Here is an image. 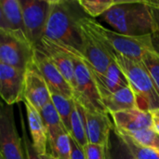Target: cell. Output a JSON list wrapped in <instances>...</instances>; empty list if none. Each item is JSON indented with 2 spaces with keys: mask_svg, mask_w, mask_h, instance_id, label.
<instances>
[{
  "mask_svg": "<svg viewBox=\"0 0 159 159\" xmlns=\"http://www.w3.org/2000/svg\"><path fill=\"white\" fill-rule=\"evenodd\" d=\"M85 16L78 1L49 0L44 37L81 53L82 37L79 20Z\"/></svg>",
  "mask_w": 159,
  "mask_h": 159,
  "instance_id": "cell-1",
  "label": "cell"
},
{
  "mask_svg": "<svg viewBox=\"0 0 159 159\" xmlns=\"http://www.w3.org/2000/svg\"><path fill=\"white\" fill-rule=\"evenodd\" d=\"M102 19L114 31L126 35L141 36L152 34L154 31L152 8L144 0H116Z\"/></svg>",
  "mask_w": 159,
  "mask_h": 159,
  "instance_id": "cell-2",
  "label": "cell"
},
{
  "mask_svg": "<svg viewBox=\"0 0 159 159\" xmlns=\"http://www.w3.org/2000/svg\"><path fill=\"white\" fill-rule=\"evenodd\" d=\"M79 24L101 40L115 55L141 61L150 51H155L152 34L132 36L119 34L88 16L79 20Z\"/></svg>",
  "mask_w": 159,
  "mask_h": 159,
  "instance_id": "cell-3",
  "label": "cell"
},
{
  "mask_svg": "<svg viewBox=\"0 0 159 159\" xmlns=\"http://www.w3.org/2000/svg\"><path fill=\"white\" fill-rule=\"evenodd\" d=\"M115 61L124 73L134 93L137 108L151 112L159 109V95L142 61L116 55Z\"/></svg>",
  "mask_w": 159,
  "mask_h": 159,
  "instance_id": "cell-4",
  "label": "cell"
},
{
  "mask_svg": "<svg viewBox=\"0 0 159 159\" xmlns=\"http://www.w3.org/2000/svg\"><path fill=\"white\" fill-rule=\"evenodd\" d=\"M61 47H62L70 54L74 62L75 82L74 89V99L87 111L108 114L102 104L91 68L86 62L81 53L64 46Z\"/></svg>",
  "mask_w": 159,
  "mask_h": 159,
  "instance_id": "cell-5",
  "label": "cell"
},
{
  "mask_svg": "<svg viewBox=\"0 0 159 159\" xmlns=\"http://www.w3.org/2000/svg\"><path fill=\"white\" fill-rule=\"evenodd\" d=\"M34 47L22 31L0 29V61L21 71L33 63Z\"/></svg>",
  "mask_w": 159,
  "mask_h": 159,
  "instance_id": "cell-6",
  "label": "cell"
},
{
  "mask_svg": "<svg viewBox=\"0 0 159 159\" xmlns=\"http://www.w3.org/2000/svg\"><path fill=\"white\" fill-rule=\"evenodd\" d=\"M24 31L34 48L41 44L49 11V0H20Z\"/></svg>",
  "mask_w": 159,
  "mask_h": 159,
  "instance_id": "cell-7",
  "label": "cell"
},
{
  "mask_svg": "<svg viewBox=\"0 0 159 159\" xmlns=\"http://www.w3.org/2000/svg\"><path fill=\"white\" fill-rule=\"evenodd\" d=\"M0 154L4 159H27L12 106L5 105L0 118Z\"/></svg>",
  "mask_w": 159,
  "mask_h": 159,
  "instance_id": "cell-8",
  "label": "cell"
},
{
  "mask_svg": "<svg viewBox=\"0 0 159 159\" xmlns=\"http://www.w3.org/2000/svg\"><path fill=\"white\" fill-rule=\"evenodd\" d=\"M82 49L81 55L92 70L97 73L104 74L109 65L115 61V54L94 34L82 27Z\"/></svg>",
  "mask_w": 159,
  "mask_h": 159,
  "instance_id": "cell-9",
  "label": "cell"
},
{
  "mask_svg": "<svg viewBox=\"0 0 159 159\" xmlns=\"http://www.w3.org/2000/svg\"><path fill=\"white\" fill-rule=\"evenodd\" d=\"M33 63L43 76L49 91L60 93L69 99H74V90L72 87L40 48H34Z\"/></svg>",
  "mask_w": 159,
  "mask_h": 159,
  "instance_id": "cell-10",
  "label": "cell"
},
{
  "mask_svg": "<svg viewBox=\"0 0 159 159\" xmlns=\"http://www.w3.org/2000/svg\"><path fill=\"white\" fill-rule=\"evenodd\" d=\"M24 71L0 61V98L6 105L23 102Z\"/></svg>",
  "mask_w": 159,
  "mask_h": 159,
  "instance_id": "cell-11",
  "label": "cell"
},
{
  "mask_svg": "<svg viewBox=\"0 0 159 159\" xmlns=\"http://www.w3.org/2000/svg\"><path fill=\"white\" fill-rule=\"evenodd\" d=\"M23 100L28 101L38 111L51 101L49 89L34 63L24 74Z\"/></svg>",
  "mask_w": 159,
  "mask_h": 159,
  "instance_id": "cell-12",
  "label": "cell"
},
{
  "mask_svg": "<svg viewBox=\"0 0 159 159\" xmlns=\"http://www.w3.org/2000/svg\"><path fill=\"white\" fill-rule=\"evenodd\" d=\"M109 114L89 112L84 109L86 135L89 143L106 146L114 123Z\"/></svg>",
  "mask_w": 159,
  "mask_h": 159,
  "instance_id": "cell-13",
  "label": "cell"
},
{
  "mask_svg": "<svg viewBox=\"0 0 159 159\" xmlns=\"http://www.w3.org/2000/svg\"><path fill=\"white\" fill-rule=\"evenodd\" d=\"M110 116L112 117L115 129L121 133H131L152 128L150 112L142 111L138 108L114 113Z\"/></svg>",
  "mask_w": 159,
  "mask_h": 159,
  "instance_id": "cell-14",
  "label": "cell"
},
{
  "mask_svg": "<svg viewBox=\"0 0 159 159\" xmlns=\"http://www.w3.org/2000/svg\"><path fill=\"white\" fill-rule=\"evenodd\" d=\"M37 48H40L47 54L74 90L75 85V67L70 54L62 47L51 42L46 37L42 38L41 44Z\"/></svg>",
  "mask_w": 159,
  "mask_h": 159,
  "instance_id": "cell-15",
  "label": "cell"
},
{
  "mask_svg": "<svg viewBox=\"0 0 159 159\" xmlns=\"http://www.w3.org/2000/svg\"><path fill=\"white\" fill-rule=\"evenodd\" d=\"M23 103L26 110L32 144L40 156H44L48 153V131L46 126L39 111L26 100H23Z\"/></svg>",
  "mask_w": 159,
  "mask_h": 159,
  "instance_id": "cell-16",
  "label": "cell"
},
{
  "mask_svg": "<svg viewBox=\"0 0 159 159\" xmlns=\"http://www.w3.org/2000/svg\"><path fill=\"white\" fill-rule=\"evenodd\" d=\"M91 71L101 96L116 92L122 88L129 86L124 73L116 61L109 65L104 74L97 73L92 69Z\"/></svg>",
  "mask_w": 159,
  "mask_h": 159,
  "instance_id": "cell-17",
  "label": "cell"
},
{
  "mask_svg": "<svg viewBox=\"0 0 159 159\" xmlns=\"http://www.w3.org/2000/svg\"><path fill=\"white\" fill-rule=\"evenodd\" d=\"M101 98L102 104L109 115L137 108L136 99L129 86L122 88L116 92L102 95Z\"/></svg>",
  "mask_w": 159,
  "mask_h": 159,
  "instance_id": "cell-18",
  "label": "cell"
},
{
  "mask_svg": "<svg viewBox=\"0 0 159 159\" xmlns=\"http://www.w3.org/2000/svg\"><path fill=\"white\" fill-rule=\"evenodd\" d=\"M39 113L48 131V142L53 141L59 134L66 131L61 119L51 101L44 105L39 110Z\"/></svg>",
  "mask_w": 159,
  "mask_h": 159,
  "instance_id": "cell-19",
  "label": "cell"
},
{
  "mask_svg": "<svg viewBox=\"0 0 159 159\" xmlns=\"http://www.w3.org/2000/svg\"><path fill=\"white\" fill-rule=\"evenodd\" d=\"M75 104L71 115L70 125V137L83 149L88 144V139L86 135L84 108L74 99Z\"/></svg>",
  "mask_w": 159,
  "mask_h": 159,
  "instance_id": "cell-20",
  "label": "cell"
},
{
  "mask_svg": "<svg viewBox=\"0 0 159 159\" xmlns=\"http://www.w3.org/2000/svg\"><path fill=\"white\" fill-rule=\"evenodd\" d=\"M0 4L9 28L25 33L20 0H0Z\"/></svg>",
  "mask_w": 159,
  "mask_h": 159,
  "instance_id": "cell-21",
  "label": "cell"
},
{
  "mask_svg": "<svg viewBox=\"0 0 159 159\" xmlns=\"http://www.w3.org/2000/svg\"><path fill=\"white\" fill-rule=\"evenodd\" d=\"M50 99L61 119V122L66 131L68 132V134H70V130H71L70 119L75 104L74 99H69L60 93H56L52 91H50Z\"/></svg>",
  "mask_w": 159,
  "mask_h": 159,
  "instance_id": "cell-22",
  "label": "cell"
},
{
  "mask_svg": "<svg viewBox=\"0 0 159 159\" xmlns=\"http://www.w3.org/2000/svg\"><path fill=\"white\" fill-rule=\"evenodd\" d=\"M106 159H132L131 154L115 129V127L106 144Z\"/></svg>",
  "mask_w": 159,
  "mask_h": 159,
  "instance_id": "cell-23",
  "label": "cell"
},
{
  "mask_svg": "<svg viewBox=\"0 0 159 159\" xmlns=\"http://www.w3.org/2000/svg\"><path fill=\"white\" fill-rule=\"evenodd\" d=\"M48 145L50 148L49 154L53 157L56 159H71V137L66 131L59 134L53 141L48 142Z\"/></svg>",
  "mask_w": 159,
  "mask_h": 159,
  "instance_id": "cell-24",
  "label": "cell"
},
{
  "mask_svg": "<svg viewBox=\"0 0 159 159\" xmlns=\"http://www.w3.org/2000/svg\"><path fill=\"white\" fill-rule=\"evenodd\" d=\"M116 0H79L78 4L88 17L94 19L102 17L107 10H109Z\"/></svg>",
  "mask_w": 159,
  "mask_h": 159,
  "instance_id": "cell-25",
  "label": "cell"
},
{
  "mask_svg": "<svg viewBox=\"0 0 159 159\" xmlns=\"http://www.w3.org/2000/svg\"><path fill=\"white\" fill-rule=\"evenodd\" d=\"M125 143L129 153L134 159H159V151L156 149L142 146L125 134L116 131Z\"/></svg>",
  "mask_w": 159,
  "mask_h": 159,
  "instance_id": "cell-26",
  "label": "cell"
},
{
  "mask_svg": "<svg viewBox=\"0 0 159 159\" xmlns=\"http://www.w3.org/2000/svg\"><path fill=\"white\" fill-rule=\"evenodd\" d=\"M122 134L127 135L128 137H129L135 143H137L142 146L156 149L159 151V134H157L152 128L144 129L131 133H122Z\"/></svg>",
  "mask_w": 159,
  "mask_h": 159,
  "instance_id": "cell-27",
  "label": "cell"
},
{
  "mask_svg": "<svg viewBox=\"0 0 159 159\" xmlns=\"http://www.w3.org/2000/svg\"><path fill=\"white\" fill-rule=\"evenodd\" d=\"M141 61L149 73L153 84L159 95V52L156 50L147 52Z\"/></svg>",
  "mask_w": 159,
  "mask_h": 159,
  "instance_id": "cell-28",
  "label": "cell"
},
{
  "mask_svg": "<svg viewBox=\"0 0 159 159\" xmlns=\"http://www.w3.org/2000/svg\"><path fill=\"white\" fill-rule=\"evenodd\" d=\"M20 125H21V129H22V143H23V147H24V151H25V155L27 159H43L42 156H40L36 150L34 149V147L32 144V141L31 138H29L28 136V132L26 129V125L23 119V116L21 115V111L20 110Z\"/></svg>",
  "mask_w": 159,
  "mask_h": 159,
  "instance_id": "cell-29",
  "label": "cell"
},
{
  "mask_svg": "<svg viewBox=\"0 0 159 159\" xmlns=\"http://www.w3.org/2000/svg\"><path fill=\"white\" fill-rule=\"evenodd\" d=\"M83 151L86 159H106V146L88 143Z\"/></svg>",
  "mask_w": 159,
  "mask_h": 159,
  "instance_id": "cell-30",
  "label": "cell"
},
{
  "mask_svg": "<svg viewBox=\"0 0 159 159\" xmlns=\"http://www.w3.org/2000/svg\"><path fill=\"white\" fill-rule=\"evenodd\" d=\"M152 15L154 18V24H155L154 31L152 34V40L156 51L159 52V9L152 8Z\"/></svg>",
  "mask_w": 159,
  "mask_h": 159,
  "instance_id": "cell-31",
  "label": "cell"
},
{
  "mask_svg": "<svg viewBox=\"0 0 159 159\" xmlns=\"http://www.w3.org/2000/svg\"><path fill=\"white\" fill-rule=\"evenodd\" d=\"M152 118V129L159 134V109L150 112Z\"/></svg>",
  "mask_w": 159,
  "mask_h": 159,
  "instance_id": "cell-32",
  "label": "cell"
},
{
  "mask_svg": "<svg viewBox=\"0 0 159 159\" xmlns=\"http://www.w3.org/2000/svg\"><path fill=\"white\" fill-rule=\"evenodd\" d=\"M0 29H10L2 11V7H1V4H0Z\"/></svg>",
  "mask_w": 159,
  "mask_h": 159,
  "instance_id": "cell-33",
  "label": "cell"
},
{
  "mask_svg": "<svg viewBox=\"0 0 159 159\" xmlns=\"http://www.w3.org/2000/svg\"><path fill=\"white\" fill-rule=\"evenodd\" d=\"M144 1L150 7L159 9V0H144Z\"/></svg>",
  "mask_w": 159,
  "mask_h": 159,
  "instance_id": "cell-34",
  "label": "cell"
},
{
  "mask_svg": "<svg viewBox=\"0 0 159 159\" xmlns=\"http://www.w3.org/2000/svg\"><path fill=\"white\" fill-rule=\"evenodd\" d=\"M42 158L43 159H56L55 157H53L49 153H47L46 155H44V156H42Z\"/></svg>",
  "mask_w": 159,
  "mask_h": 159,
  "instance_id": "cell-35",
  "label": "cell"
},
{
  "mask_svg": "<svg viewBox=\"0 0 159 159\" xmlns=\"http://www.w3.org/2000/svg\"><path fill=\"white\" fill-rule=\"evenodd\" d=\"M0 99H1V98H0ZM4 106H5V105H3V104H2V102H0V118H1V116H2V114H3Z\"/></svg>",
  "mask_w": 159,
  "mask_h": 159,
  "instance_id": "cell-36",
  "label": "cell"
},
{
  "mask_svg": "<svg viewBox=\"0 0 159 159\" xmlns=\"http://www.w3.org/2000/svg\"><path fill=\"white\" fill-rule=\"evenodd\" d=\"M0 159H4V157H2V155H1V154H0Z\"/></svg>",
  "mask_w": 159,
  "mask_h": 159,
  "instance_id": "cell-37",
  "label": "cell"
},
{
  "mask_svg": "<svg viewBox=\"0 0 159 159\" xmlns=\"http://www.w3.org/2000/svg\"><path fill=\"white\" fill-rule=\"evenodd\" d=\"M132 159H134V158H133V157H132Z\"/></svg>",
  "mask_w": 159,
  "mask_h": 159,
  "instance_id": "cell-38",
  "label": "cell"
}]
</instances>
